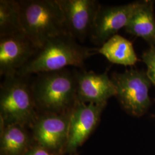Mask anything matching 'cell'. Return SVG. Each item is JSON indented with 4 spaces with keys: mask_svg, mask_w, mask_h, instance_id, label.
<instances>
[{
    "mask_svg": "<svg viewBox=\"0 0 155 155\" xmlns=\"http://www.w3.org/2000/svg\"><path fill=\"white\" fill-rule=\"evenodd\" d=\"M95 53H97V48L79 45L68 34L61 35L48 40L17 75L27 77L35 74L61 70L68 66L81 68Z\"/></svg>",
    "mask_w": 155,
    "mask_h": 155,
    "instance_id": "1",
    "label": "cell"
},
{
    "mask_svg": "<svg viewBox=\"0 0 155 155\" xmlns=\"http://www.w3.org/2000/svg\"><path fill=\"white\" fill-rule=\"evenodd\" d=\"M37 75L31 88L40 114L70 112L78 101L74 71L65 68Z\"/></svg>",
    "mask_w": 155,
    "mask_h": 155,
    "instance_id": "2",
    "label": "cell"
},
{
    "mask_svg": "<svg viewBox=\"0 0 155 155\" xmlns=\"http://www.w3.org/2000/svg\"><path fill=\"white\" fill-rule=\"evenodd\" d=\"M24 32L38 50L50 39L67 32L56 0L19 1Z\"/></svg>",
    "mask_w": 155,
    "mask_h": 155,
    "instance_id": "3",
    "label": "cell"
},
{
    "mask_svg": "<svg viewBox=\"0 0 155 155\" xmlns=\"http://www.w3.org/2000/svg\"><path fill=\"white\" fill-rule=\"evenodd\" d=\"M17 75L5 77L0 86V120L4 125L17 124L29 129L40 112L35 104L31 86Z\"/></svg>",
    "mask_w": 155,
    "mask_h": 155,
    "instance_id": "4",
    "label": "cell"
},
{
    "mask_svg": "<svg viewBox=\"0 0 155 155\" xmlns=\"http://www.w3.org/2000/svg\"><path fill=\"white\" fill-rule=\"evenodd\" d=\"M111 79L116 88V95L122 109L133 116H143L151 104L149 95L152 84L146 72L136 69L114 73Z\"/></svg>",
    "mask_w": 155,
    "mask_h": 155,
    "instance_id": "5",
    "label": "cell"
},
{
    "mask_svg": "<svg viewBox=\"0 0 155 155\" xmlns=\"http://www.w3.org/2000/svg\"><path fill=\"white\" fill-rule=\"evenodd\" d=\"M106 105L77 102L70 112L64 155L77 153L97 127Z\"/></svg>",
    "mask_w": 155,
    "mask_h": 155,
    "instance_id": "6",
    "label": "cell"
},
{
    "mask_svg": "<svg viewBox=\"0 0 155 155\" xmlns=\"http://www.w3.org/2000/svg\"><path fill=\"white\" fill-rule=\"evenodd\" d=\"M70 112L40 114L30 129L35 142L60 155H64Z\"/></svg>",
    "mask_w": 155,
    "mask_h": 155,
    "instance_id": "7",
    "label": "cell"
},
{
    "mask_svg": "<svg viewBox=\"0 0 155 155\" xmlns=\"http://www.w3.org/2000/svg\"><path fill=\"white\" fill-rule=\"evenodd\" d=\"M139 1L120 6H102L96 14L89 38L95 45H102L127 25Z\"/></svg>",
    "mask_w": 155,
    "mask_h": 155,
    "instance_id": "8",
    "label": "cell"
},
{
    "mask_svg": "<svg viewBox=\"0 0 155 155\" xmlns=\"http://www.w3.org/2000/svg\"><path fill=\"white\" fill-rule=\"evenodd\" d=\"M63 12L67 32L82 42L89 37L100 4L95 0H56Z\"/></svg>",
    "mask_w": 155,
    "mask_h": 155,
    "instance_id": "9",
    "label": "cell"
},
{
    "mask_svg": "<svg viewBox=\"0 0 155 155\" xmlns=\"http://www.w3.org/2000/svg\"><path fill=\"white\" fill-rule=\"evenodd\" d=\"M38 49L24 33L0 37V75L4 77L17 75Z\"/></svg>",
    "mask_w": 155,
    "mask_h": 155,
    "instance_id": "10",
    "label": "cell"
},
{
    "mask_svg": "<svg viewBox=\"0 0 155 155\" xmlns=\"http://www.w3.org/2000/svg\"><path fill=\"white\" fill-rule=\"evenodd\" d=\"M78 101L84 104L107 105L116 95V88L107 72L97 74L92 71H75Z\"/></svg>",
    "mask_w": 155,
    "mask_h": 155,
    "instance_id": "11",
    "label": "cell"
},
{
    "mask_svg": "<svg viewBox=\"0 0 155 155\" xmlns=\"http://www.w3.org/2000/svg\"><path fill=\"white\" fill-rule=\"evenodd\" d=\"M35 143L29 128L0 120V155H24Z\"/></svg>",
    "mask_w": 155,
    "mask_h": 155,
    "instance_id": "12",
    "label": "cell"
},
{
    "mask_svg": "<svg viewBox=\"0 0 155 155\" xmlns=\"http://www.w3.org/2000/svg\"><path fill=\"white\" fill-rule=\"evenodd\" d=\"M153 1H140L125 29L155 46V16Z\"/></svg>",
    "mask_w": 155,
    "mask_h": 155,
    "instance_id": "13",
    "label": "cell"
},
{
    "mask_svg": "<svg viewBox=\"0 0 155 155\" xmlns=\"http://www.w3.org/2000/svg\"><path fill=\"white\" fill-rule=\"evenodd\" d=\"M97 53L105 56L112 63L125 66H133L139 61L132 43L117 34L97 49Z\"/></svg>",
    "mask_w": 155,
    "mask_h": 155,
    "instance_id": "14",
    "label": "cell"
},
{
    "mask_svg": "<svg viewBox=\"0 0 155 155\" xmlns=\"http://www.w3.org/2000/svg\"><path fill=\"white\" fill-rule=\"evenodd\" d=\"M17 33H24L19 1L1 0L0 37Z\"/></svg>",
    "mask_w": 155,
    "mask_h": 155,
    "instance_id": "15",
    "label": "cell"
},
{
    "mask_svg": "<svg viewBox=\"0 0 155 155\" xmlns=\"http://www.w3.org/2000/svg\"><path fill=\"white\" fill-rule=\"evenodd\" d=\"M142 59L147 67V75L155 86V46H150L148 50H146L142 55Z\"/></svg>",
    "mask_w": 155,
    "mask_h": 155,
    "instance_id": "16",
    "label": "cell"
},
{
    "mask_svg": "<svg viewBox=\"0 0 155 155\" xmlns=\"http://www.w3.org/2000/svg\"><path fill=\"white\" fill-rule=\"evenodd\" d=\"M24 155H60L45 147L35 143Z\"/></svg>",
    "mask_w": 155,
    "mask_h": 155,
    "instance_id": "17",
    "label": "cell"
},
{
    "mask_svg": "<svg viewBox=\"0 0 155 155\" xmlns=\"http://www.w3.org/2000/svg\"><path fill=\"white\" fill-rule=\"evenodd\" d=\"M78 155V152H77V153H71V154H69V155Z\"/></svg>",
    "mask_w": 155,
    "mask_h": 155,
    "instance_id": "18",
    "label": "cell"
},
{
    "mask_svg": "<svg viewBox=\"0 0 155 155\" xmlns=\"http://www.w3.org/2000/svg\"></svg>",
    "mask_w": 155,
    "mask_h": 155,
    "instance_id": "19",
    "label": "cell"
}]
</instances>
